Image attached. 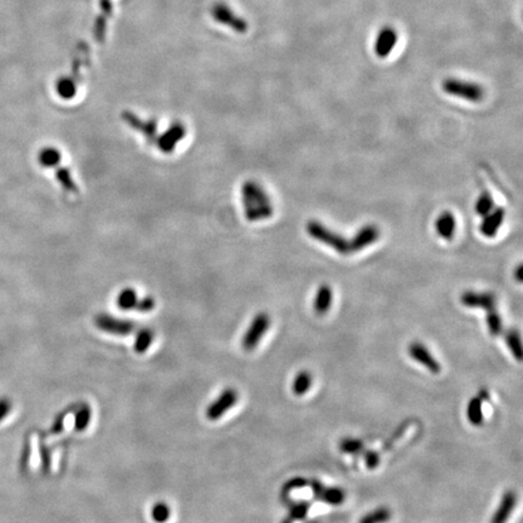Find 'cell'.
I'll return each instance as SVG.
<instances>
[{
	"label": "cell",
	"instance_id": "f546056e",
	"mask_svg": "<svg viewBox=\"0 0 523 523\" xmlns=\"http://www.w3.org/2000/svg\"><path fill=\"white\" fill-rule=\"evenodd\" d=\"M171 515V510L169 508V505L165 503H156L153 508H151V517L158 523L167 522V520L170 518Z\"/></svg>",
	"mask_w": 523,
	"mask_h": 523
},
{
	"label": "cell",
	"instance_id": "e575fe53",
	"mask_svg": "<svg viewBox=\"0 0 523 523\" xmlns=\"http://www.w3.org/2000/svg\"><path fill=\"white\" fill-rule=\"evenodd\" d=\"M363 459H365L366 467L370 470H373V469L377 468L378 465H379V456L374 451H367V452L365 453Z\"/></svg>",
	"mask_w": 523,
	"mask_h": 523
},
{
	"label": "cell",
	"instance_id": "603a6c76",
	"mask_svg": "<svg viewBox=\"0 0 523 523\" xmlns=\"http://www.w3.org/2000/svg\"><path fill=\"white\" fill-rule=\"evenodd\" d=\"M505 341L508 344L510 352L513 354V357L521 361L522 360V342H521V337H520V333L511 328L506 334H505Z\"/></svg>",
	"mask_w": 523,
	"mask_h": 523
},
{
	"label": "cell",
	"instance_id": "4dcf8cb0",
	"mask_svg": "<svg viewBox=\"0 0 523 523\" xmlns=\"http://www.w3.org/2000/svg\"><path fill=\"white\" fill-rule=\"evenodd\" d=\"M91 420V409L89 406L81 407L76 414V420H74V428L76 431H83L87 428L89 423Z\"/></svg>",
	"mask_w": 523,
	"mask_h": 523
},
{
	"label": "cell",
	"instance_id": "d6a6232c",
	"mask_svg": "<svg viewBox=\"0 0 523 523\" xmlns=\"http://www.w3.org/2000/svg\"><path fill=\"white\" fill-rule=\"evenodd\" d=\"M308 510H309V504L306 503V502L295 504L290 509V516L288 517L291 518L292 521L303 520L307 516Z\"/></svg>",
	"mask_w": 523,
	"mask_h": 523
},
{
	"label": "cell",
	"instance_id": "ffe728a7",
	"mask_svg": "<svg viewBox=\"0 0 523 523\" xmlns=\"http://www.w3.org/2000/svg\"><path fill=\"white\" fill-rule=\"evenodd\" d=\"M56 178H57V181L60 182L61 186L67 193L73 194V195H76L79 193V188H78L76 182L73 180L70 169H65V167L56 169Z\"/></svg>",
	"mask_w": 523,
	"mask_h": 523
},
{
	"label": "cell",
	"instance_id": "9a60e30c",
	"mask_svg": "<svg viewBox=\"0 0 523 523\" xmlns=\"http://www.w3.org/2000/svg\"><path fill=\"white\" fill-rule=\"evenodd\" d=\"M312 493L317 499H321L331 505H341L345 500V492L342 488L325 487L319 481H312Z\"/></svg>",
	"mask_w": 523,
	"mask_h": 523
},
{
	"label": "cell",
	"instance_id": "836d02e7",
	"mask_svg": "<svg viewBox=\"0 0 523 523\" xmlns=\"http://www.w3.org/2000/svg\"><path fill=\"white\" fill-rule=\"evenodd\" d=\"M156 303L151 297H145L140 299L136 310L140 312H149L156 308Z\"/></svg>",
	"mask_w": 523,
	"mask_h": 523
},
{
	"label": "cell",
	"instance_id": "83f0119b",
	"mask_svg": "<svg viewBox=\"0 0 523 523\" xmlns=\"http://www.w3.org/2000/svg\"><path fill=\"white\" fill-rule=\"evenodd\" d=\"M486 320H487L488 330H489V333H491L492 336L497 337L500 333L503 332V322H502V317L499 315L498 312L495 310V308H494V309H491V310H488Z\"/></svg>",
	"mask_w": 523,
	"mask_h": 523
},
{
	"label": "cell",
	"instance_id": "e0dca14e",
	"mask_svg": "<svg viewBox=\"0 0 523 523\" xmlns=\"http://www.w3.org/2000/svg\"><path fill=\"white\" fill-rule=\"evenodd\" d=\"M435 228L438 237H442L443 240H452L457 228V221L452 212L445 211L438 217L435 222Z\"/></svg>",
	"mask_w": 523,
	"mask_h": 523
},
{
	"label": "cell",
	"instance_id": "d6986e66",
	"mask_svg": "<svg viewBox=\"0 0 523 523\" xmlns=\"http://www.w3.org/2000/svg\"><path fill=\"white\" fill-rule=\"evenodd\" d=\"M140 299L141 298L138 297L137 292L134 288H124L118 295L116 303H118V307L122 309V310H131V309L136 310L137 306L140 303Z\"/></svg>",
	"mask_w": 523,
	"mask_h": 523
},
{
	"label": "cell",
	"instance_id": "1f68e13d",
	"mask_svg": "<svg viewBox=\"0 0 523 523\" xmlns=\"http://www.w3.org/2000/svg\"><path fill=\"white\" fill-rule=\"evenodd\" d=\"M341 451L348 454H357L363 449V443L357 438H344L339 445Z\"/></svg>",
	"mask_w": 523,
	"mask_h": 523
},
{
	"label": "cell",
	"instance_id": "cb8c5ba5",
	"mask_svg": "<svg viewBox=\"0 0 523 523\" xmlns=\"http://www.w3.org/2000/svg\"><path fill=\"white\" fill-rule=\"evenodd\" d=\"M468 419L475 427H480L483 423L482 400L473 398L468 405Z\"/></svg>",
	"mask_w": 523,
	"mask_h": 523
},
{
	"label": "cell",
	"instance_id": "2e32d148",
	"mask_svg": "<svg viewBox=\"0 0 523 523\" xmlns=\"http://www.w3.org/2000/svg\"><path fill=\"white\" fill-rule=\"evenodd\" d=\"M516 494L513 491H508L503 494L500 499V503L493 516L491 518V523H506L510 515L513 513L516 505Z\"/></svg>",
	"mask_w": 523,
	"mask_h": 523
},
{
	"label": "cell",
	"instance_id": "d4e9b609",
	"mask_svg": "<svg viewBox=\"0 0 523 523\" xmlns=\"http://www.w3.org/2000/svg\"><path fill=\"white\" fill-rule=\"evenodd\" d=\"M56 90H57V94L61 96V98L71 100L76 94V81L71 79V78L63 76L62 79L57 81Z\"/></svg>",
	"mask_w": 523,
	"mask_h": 523
},
{
	"label": "cell",
	"instance_id": "ac0fdd59",
	"mask_svg": "<svg viewBox=\"0 0 523 523\" xmlns=\"http://www.w3.org/2000/svg\"><path fill=\"white\" fill-rule=\"evenodd\" d=\"M333 292L328 285H321L317 288L314 299V310L317 315H325L332 307Z\"/></svg>",
	"mask_w": 523,
	"mask_h": 523
},
{
	"label": "cell",
	"instance_id": "8992f818",
	"mask_svg": "<svg viewBox=\"0 0 523 523\" xmlns=\"http://www.w3.org/2000/svg\"><path fill=\"white\" fill-rule=\"evenodd\" d=\"M95 325L103 332L116 336H129L135 330V323L130 320L100 314L95 317Z\"/></svg>",
	"mask_w": 523,
	"mask_h": 523
},
{
	"label": "cell",
	"instance_id": "52a82bcc",
	"mask_svg": "<svg viewBox=\"0 0 523 523\" xmlns=\"http://www.w3.org/2000/svg\"><path fill=\"white\" fill-rule=\"evenodd\" d=\"M121 118H122V120L125 121L127 125L130 126L132 130L141 134L142 136L146 138V141L149 145L156 146V140H158V124H156V121L154 119L143 120L140 116H135L131 111H124L121 114Z\"/></svg>",
	"mask_w": 523,
	"mask_h": 523
},
{
	"label": "cell",
	"instance_id": "7402d4cb",
	"mask_svg": "<svg viewBox=\"0 0 523 523\" xmlns=\"http://www.w3.org/2000/svg\"><path fill=\"white\" fill-rule=\"evenodd\" d=\"M62 160V154L58 149L54 147H49L41 151L39 154V161L41 167H58Z\"/></svg>",
	"mask_w": 523,
	"mask_h": 523
},
{
	"label": "cell",
	"instance_id": "8fae6325",
	"mask_svg": "<svg viewBox=\"0 0 523 523\" xmlns=\"http://www.w3.org/2000/svg\"><path fill=\"white\" fill-rule=\"evenodd\" d=\"M408 352H409L413 360H416L417 363L423 365L430 372L435 373V374L441 372V365L433 356V354L429 352L428 348L423 345L422 343H412L408 348Z\"/></svg>",
	"mask_w": 523,
	"mask_h": 523
},
{
	"label": "cell",
	"instance_id": "44dd1931",
	"mask_svg": "<svg viewBox=\"0 0 523 523\" xmlns=\"http://www.w3.org/2000/svg\"><path fill=\"white\" fill-rule=\"evenodd\" d=\"M312 374L308 372V371H301L296 376L295 381H293V384H292L293 394L297 395V396H302V395L309 392V389L312 387Z\"/></svg>",
	"mask_w": 523,
	"mask_h": 523
},
{
	"label": "cell",
	"instance_id": "277c9868",
	"mask_svg": "<svg viewBox=\"0 0 523 523\" xmlns=\"http://www.w3.org/2000/svg\"><path fill=\"white\" fill-rule=\"evenodd\" d=\"M269 326H270V317L267 312L257 314L247 328L245 336L242 338L244 349L247 352L253 350L259 344L262 338L264 337V334L267 333Z\"/></svg>",
	"mask_w": 523,
	"mask_h": 523
},
{
	"label": "cell",
	"instance_id": "8d00e7d4",
	"mask_svg": "<svg viewBox=\"0 0 523 523\" xmlns=\"http://www.w3.org/2000/svg\"><path fill=\"white\" fill-rule=\"evenodd\" d=\"M10 409H11V403H9V401H8L6 398H3V400H0V420L6 418V414L10 412Z\"/></svg>",
	"mask_w": 523,
	"mask_h": 523
},
{
	"label": "cell",
	"instance_id": "5bb4252c",
	"mask_svg": "<svg viewBox=\"0 0 523 523\" xmlns=\"http://www.w3.org/2000/svg\"><path fill=\"white\" fill-rule=\"evenodd\" d=\"M505 220V209L497 207L483 217L482 223L480 226V232L483 237H494L497 235L500 226Z\"/></svg>",
	"mask_w": 523,
	"mask_h": 523
},
{
	"label": "cell",
	"instance_id": "f35d334b",
	"mask_svg": "<svg viewBox=\"0 0 523 523\" xmlns=\"http://www.w3.org/2000/svg\"><path fill=\"white\" fill-rule=\"evenodd\" d=\"M281 523H293V521H292L291 518L287 517L285 518V520H284Z\"/></svg>",
	"mask_w": 523,
	"mask_h": 523
},
{
	"label": "cell",
	"instance_id": "74e56055",
	"mask_svg": "<svg viewBox=\"0 0 523 523\" xmlns=\"http://www.w3.org/2000/svg\"><path fill=\"white\" fill-rule=\"evenodd\" d=\"M522 266H518L516 273H515V277L518 282H522Z\"/></svg>",
	"mask_w": 523,
	"mask_h": 523
},
{
	"label": "cell",
	"instance_id": "ba28073f",
	"mask_svg": "<svg viewBox=\"0 0 523 523\" xmlns=\"http://www.w3.org/2000/svg\"><path fill=\"white\" fill-rule=\"evenodd\" d=\"M237 398H239V395H237V390H234L232 387L226 389L218 396L216 401H213L207 408V418L210 420H218L223 414H226L237 403Z\"/></svg>",
	"mask_w": 523,
	"mask_h": 523
},
{
	"label": "cell",
	"instance_id": "5b68a950",
	"mask_svg": "<svg viewBox=\"0 0 523 523\" xmlns=\"http://www.w3.org/2000/svg\"><path fill=\"white\" fill-rule=\"evenodd\" d=\"M186 129L180 121L172 122L162 135L158 136L156 147L164 154H171L177 145L186 138Z\"/></svg>",
	"mask_w": 523,
	"mask_h": 523
},
{
	"label": "cell",
	"instance_id": "9c48e42d",
	"mask_svg": "<svg viewBox=\"0 0 523 523\" xmlns=\"http://www.w3.org/2000/svg\"><path fill=\"white\" fill-rule=\"evenodd\" d=\"M381 237V231L374 224H366L357 231L350 242L352 253L363 251V248L371 246Z\"/></svg>",
	"mask_w": 523,
	"mask_h": 523
},
{
	"label": "cell",
	"instance_id": "3957f363",
	"mask_svg": "<svg viewBox=\"0 0 523 523\" xmlns=\"http://www.w3.org/2000/svg\"><path fill=\"white\" fill-rule=\"evenodd\" d=\"M443 92L469 102H481L484 97L482 86L471 81H459L456 78L445 79L441 84Z\"/></svg>",
	"mask_w": 523,
	"mask_h": 523
},
{
	"label": "cell",
	"instance_id": "7c38bea8",
	"mask_svg": "<svg viewBox=\"0 0 523 523\" xmlns=\"http://www.w3.org/2000/svg\"><path fill=\"white\" fill-rule=\"evenodd\" d=\"M398 41V33L392 27H383L378 33L377 39L374 43V52L378 57L384 58L392 54L394 46Z\"/></svg>",
	"mask_w": 523,
	"mask_h": 523
},
{
	"label": "cell",
	"instance_id": "d590c367",
	"mask_svg": "<svg viewBox=\"0 0 523 523\" xmlns=\"http://www.w3.org/2000/svg\"><path fill=\"white\" fill-rule=\"evenodd\" d=\"M307 484L306 480L303 478H293L291 481H288L285 486V491H290V489H295V488H302Z\"/></svg>",
	"mask_w": 523,
	"mask_h": 523
},
{
	"label": "cell",
	"instance_id": "4fadbf2b",
	"mask_svg": "<svg viewBox=\"0 0 523 523\" xmlns=\"http://www.w3.org/2000/svg\"><path fill=\"white\" fill-rule=\"evenodd\" d=\"M212 15L215 16V19L218 22L232 27L233 30H237L239 33H245L247 30L246 21L237 17L226 6L220 4V6H215V9L212 11Z\"/></svg>",
	"mask_w": 523,
	"mask_h": 523
},
{
	"label": "cell",
	"instance_id": "6da1fadb",
	"mask_svg": "<svg viewBox=\"0 0 523 523\" xmlns=\"http://www.w3.org/2000/svg\"><path fill=\"white\" fill-rule=\"evenodd\" d=\"M242 202L248 222L264 221L274 213L272 199L258 182L246 181L242 184Z\"/></svg>",
	"mask_w": 523,
	"mask_h": 523
},
{
	"label": "cell",
	"instance_id": "f1b7e54d",
	"mask_svg": "<svg viewBox=\"0 0 523 523\" xmlns=\"http://www.w3.org/2000/svg\"><path fill=\"white\" fill-rule=\"evenodd\" d=\"M494 209V200L492 195L488 191H482L481 195L476 202L475 210L478 212V216L484 217Z\"/></svg>",
	"mask_w": 523,
	"mask_h": 523
},
{
	"label": "cell",
	"instance_id": "4316f807",
	"mask_svg": "<svg viewBox=\"0 0 523 523\" xmlns=\"http://www.w3.org/2000/svg\"><path fill=\"white\" fill-rule=\"evenodd\" d=\"M153 338H154V334L149 328L141 330L140 332L137 333L136 341H135V345H134L135 352H138V354L146 352L153 343Z\"/></svg>",
	"mask_w": 523,
	"mask_h": 523
},
{
	"label": "cell",
	"instance_id": "30bf717a",
	"mask_svg": "<svg viewBox=\"0 0 523 523\" xmlns=\"http://www.w3.org/2000/svg\"><path fill=\"white\" fill-rule=\"evenodd\" d=\"M460 303L464 307L481 308L483 310H491L497 306V299L491 292H464L460 296Z\"/></svg>",
	"mask_w": 523,
	"mask_h": 523
},
{
	"label": "cell",
	"instance_id": "484cf974",
	"mask_svg": "<svg viewBox=\"0 0 523 523\" xmlns=\"http://www.w3.org/2000/svg\"><path fill=\"white\" fill-rule=\"evenodd\" d=\"M392 518V511L390 509L378 508L373 510L371 513H366L359 523H385Z\"/></svg>",
	"mask_w": 523,
	"mask_h": 523
},
{
	"label": "cell",
	"instance_id": "7a4b0ae2",
	"mask_svg": "<svg viewBox=\"0 0 523 523\" xmlns=\"http://www.w3.org/2000/svg\"><path fill=\"white\" fill-rule=\"evenodd\" d=\"M308 235L312 237L314 240L321 242L326 246L331 247L334 251L339 255H350V242L345 237L328 229L326 226H323L321 222L309 221L307 223Z\"/></svg>",
	"mask_w": 523,
	"mask_h": 523
}]
</instances>
